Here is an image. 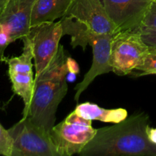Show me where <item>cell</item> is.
<instances>
[{
	"mask_svg": "<svg viewBox=\"0 0 156 156\" xmlns=\"http://www.w3.org/2000/svg\"><path fill=\"white\" fill-rule=\"evenodd\" d=\"M36 0H9L0 13V25L12 42L23 39L31 27V15Z\"/></svg>",
	"mask_w": 156,
	"mask_h": 156,
	"instance_id": "9",
	"label": "cell"
},
{
	"mask_svg": "<svg viewBox=\"0 0 156 156\" xmlns=\"http://www.w3.org/2000/svg\"><path fill=\"white\" fill-rule=\"evenodd\" d=\"M67 52L59 46L56 56L41 74L34 78V89L30 107L23 117H29L50 133L54 126L56 113L66 95Z\"/></svg>",
	"mask_w": 156,
	"mask_h": 156,
	"instance_id": "2",
	"label": "cell"
},
{
	"mask_svg": "<svg viewBox=\"0 0 156 156\" xmlns=\"http://www.w3.org/2000/svg\"><path fill=\"white\" fill-rule=\"evenodd\" d=\"M12 140V156H59L50 133L29 117L8 129Z\"/></svg>",
	"mask_w": 156,
	"mask_h": 156,
	"instance_id": "3",
	"label": "cell"
},
{
	"mask_svg": "<svg viewBox=\"0 0 156 156\" xmlns=\"http://www.w3.org/2000/svg\"><path fill=\"white\" fill-rule=\"evenodd\" d=\"M75 112L89 120H98L105 123H117L127 118V111L123 108L105 109L95 104L85 102L76 106Z\"/></svg>",
	"mask_w": 156,
	"mask_h": 156,
	"instance_id": "12",
	"label": "cell"
},
{
	"mask_svg": "<svg viewBox=\"0 0 156 156\" xmlns=\"http://www.w3.org/2000/svg\"><path fill=\"white\" fill-rule=\"evenodd\" d=\"M148 136L151 142L156 144V128H151L150 126L148 129Z\"/></svg>",
	"mask_w": 156,
	"mask_h": 156,
	"instance_id": "21",
	"label": "cell"
},
{
	"mask_svg": "<svg viewBox=\"0 0 156 156\" xmlns=\"http://www.w3.org/2000/svg\"><path fill=\"white\" fill-rule=\"evenodd\" d=\"M149 47L141 35L135 32H118L114 34L111 43V63L113 73L126 76L144 61Z\"/></svg>",
	"mask_w": 156,
	"mask_h": 156,
	"instance_id": "5",
	"label": "cell"
},
{
	"mask_svg": "<svg viewBox=\"0 0 156 156\" xmlns=\"http://www.w3.org/2000/svg\"><path fill=\"white\" fill-rule=\"evenodd\" d=\"M8 1H9V0H0V13H1L3 8L5 7V4L7 3Z\"/></svg>",
	"mask_w": 156,
	"mask_h": 156,
	"instance_id": "22",
	"label": "cell"
},
{
	"mask_svg": "<svg viewBox=\"0 0 156 156\" xmlns=\"http://www.w3.org/2000/svg\"><path fill=\"white\" fill-rule=\"evenodd\" d=\"M62 27V35L71 37V45L73 48L79 46L85 51L88 45H91L96 35L85 23L70 16H64L60 20Z\"/></svg>",
	"mask_w": 156,
	"mask_h": 156,
	"instance_id": "13",
	"label": "cell"
},
{
	"mask_svg": "<svg viewBox=\"0 0 156 156\" xmlns=\"http://www.w3.org/2000/svg\"><path fill=\"white\" fill-rule=\"evenodd\" d=\"M97 129L92 121L78 115L75 111L52 128L50 134L59 156L79 155L94 138Z\"/></svg>",
	"mask_w": 156,
	"mask_h": 156,
	"instance_id": "4",
	"label": "cell"
},
{
	"mask_svg": "<svg viewBox=\"0 0 156 156\" xmlns=\"http://www.w3.org/2000/svg\"><path fill=\"white\" fill-rule=\"evenodd\" d=\"M65 16L85 23L98 34L117 33L102 0H72Z\"/></svg>",
	"mask_w": 156,
	"mask_h": 156,
	"instance_id": "8",
	"label": "cell"
},
{
	"mask_svg": "<svg viewBox=\"0 0 156 156\" xmlns=\"http://www.w3.org/2000/svg\"><path fill=\"white\" fill-rule=\"evenodd\" d=\"M118 32H134L140 27L152 0H102Z\"/></svg>",
	"mask_w": 156,
	"mask_h": 156,
	"instance_id": "7",
	"label": "cell"
},
{
	"mask_svg": "<svg viewBox=\"0 0 156 156\" xmlns=\"http://www.w3.org/2000/svg\"><path fill=\"white\" fill-rule=\"evenodd\" d=\"M9 79L12 85V91L22 98L24 108L23 115L30 107L34 89V78L31 73H9Z\"/></svg>",
	"mask_w": 156,
	"mask_h": 156,
	"instance_id": "14",
	"label": "cell"
},
{
	"mask_svg": "<svg viewBox=\"0 0 156 156\" xmlns=\"http://www.w3.org/2000/svg\"><path fill=\"white\" fill-rule=\"evenodd\" d=\"M114 34H97L91 44L93 50V60L88 73L84 76L83 80L75 87V101H79L80 95L87 89L97 76L113 72L111 63V43Z\"/></svg>",
	"mask_w": 156,
	"mask_h": 156,
	"instance_id": "10",
	"label": "cell"
},
{
	"mask_svg": "<svg viewBox=\"0 0 156 156\" xmlns=\"http://www.w3.org/2000/svg\"><path fill=\"white\" fill-rule=\"evenodd\" d=\"M152 1H154V0H152Z\"/></svg>",
	"mask_w": 156,
	"mask_h": 156,
	"instance_id": "23",
	"label": "cell"
},
{
	"mask_svg": "<svg viewBox=\"0 0 156 156\" xmlns=\"http://www.w3.org/2000/svg\"><path fill=\"white\" fill-rule=\"evenodd\" d=\"M141 35L143 41L150 47H156V30Z\"/></svg>",
	"mask_w": 156,
	"mask_h": 156,
	"instance_id": "19",
	"label": "cell"
},
{
	"mask_svg": "<svg viewBox=\"0 0 156 156\" xmlns=\"http://www.w3.org/2000/svg\"><path fill=\"white\" fill-rule=\"evenodd\" d=\"M12 140L8 129L0 123V155L12 156Z\"/></svg>",
	"mask_w": 156,
	"mask_h": 156,
	"instance_id": "18",
	"label": "cell"
},
{
	"mask_svg": "<svg viewBox=\"0 0 156 156\" xmlns=\"http://www.w3.org/2000/svg\"><path fill=\"white\" fill-rule=\"evenodd\" d=\"M62 35L60 21L47 22L30 27L27 35L33 50L36 76L46 69L56 56L59 48V41Z\"/></svg>",
	"mask_w": 156,
	"mask_h": 156,
	"instance_id": "6",
	"label": "cell"
},
{
	"mask_svg": "<svg viewBox=\"0 0 156 156\" xmlns=\"http://www.w3.org/2000/svg\"><path fill=\"white\" fill-rule=\"evenodd\" d=\"M67 68H68L69 72L74 74H78L79 73V67L77 62L72 59L71 57L68 56L67 58Z\"/></svg>",
	"mask_w": 156,
	"mask_h": 156,
	"instance_id": "20",
	"label": "cell"
},
{
	"mask_svg": "<svg viewBox=\"0 0 156 156\" xmlns=\"http://www.w3.org/2000/svg\"><path fill=\"white\" fill-rule=\"evenodd\" d=\"M136 70L142 72L138 76L156 74V47H149V51L145 57L144 61L142 65L136 69Z\"/></svg>",
	"mask_w": 156,
	"mask_h": 156,
	"instance_id": "17",
	"label": "cell"
},
{
	"mask_svg": "<svg viewBox=\"0 0 156 156\" xmlns=\"http://www.w3.org/2000/svg\"><path fill=\"white\" fill-rule=\"evenodd\" d=\"M72 0H36L31 15V27L54 22L66 15Z\"/></svg>",
	"mask_w": 156,
	"mask_h": 156,
	"instance_id": "11",
	"label": "cell"
},
{
	"mask_svg": "<svg viewBox=\"0 0 156 156\" xmlns=\"http://www.w3.org/2000/svg\"><path fill=\"white\" fill-rule=\"evenodd\" d=\"M156 30V0L152 2L141 25L135 33L143 34Z\"/></svg>",
	"mask_w": 156,
	"mask_h": 156,
	"instance_id": "16",
	"label": "cell"
},
{
	"mask_svg": "<svg viewBox=\"0 0 156 156\" xmlns=\"http://www.w3.org/2000/svg\"><path fill=\"white\" fill-rule=\"evenodd\" d=\"M149 127V116L141 113L99 128L79 155L156 156V144L148 136Z\"/></svg>",
	"mask_w": 156,
	"mask_h": 156,
	"instance_id": "1",
	"label": "cell"
},
{
	"mask_svg": "<svg viewBox=\"0 0 156 156\" xmlns=\"http://www.w3.org/2000/svg\"><path fill=\"white\" fill-rule=\"evenodd\" d=\"M24 47L23 52L20 56L5 59L3 60L7 62L9 66V73H33V63L32 60L34 59L33 50H32L31 44L27 36L23 38Z\"/></svg>",
	"mask_w": 156,
	"mask_h": 156,
	"instance_id": "15",
	"label": "cell"
}]
</instances>
